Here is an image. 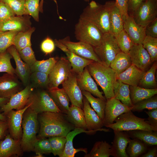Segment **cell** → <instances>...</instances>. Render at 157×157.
Listing matches in <instances>:
<instances>
[{"mask_svg":"<svg viewBox=\"0 0 157 157\" xmlns=\"http://www.w3.org/2000/svg\"><path fill=\"white\" fill-rule=\"evenodd\" d=\"M40 128L38 139L55 136L66 137L75 128L66 114L61 112H46L38 114Z\"/></svg>","mask_w":157,"mask_h":157,"instance_id":"1","label":"cell"},{"mask_svg":"<svg viewBox=\"0 0 157 157\" xmlns=\"http://www.w3.org/2000/svg\"><path fill=\"white\" fill-rule=\"evenodd\" d=\"M112 1L101 5L92 1L84 9L80 18L93 24L103 34L110 33L109 10Z\"/></svg>","mask_w":157,"mask_h":157,"instance_id":"2","label":"cell"},{"mask_svg":"<svg viewBox=\"0 0 157 157\" xmlns=\"http://www.w3.org/2000/svg\"><path fill=\"white\" fill-rule=\"evenodd\" d=\"M87 67L90 75L101 87L106 99L114 97V88L117 80L114 71L110 67L94 61Z\"/></svg>","mask_w":157,"mask_h":157,"instance_id":"3","label":"cell"},{"mask_svg":"<svg viewBox=\"0 0 157 157\" xmlns=\"http://www.w3.org/2000/svg\"><path fill=\"white\" fill-rule=\"evenodd\" d=\"M38 114L29 107L23 114L21 145L24 152L33 151L35 144L38 140L37 134L40 128Z\"/></svg>","mask_w":157,"mask_h":157,"instance_id":"4","label":"cell"},{"mask_svg":"<svg viewBox=\"0 0 157 157\" xmlns=\"http://www.w3.org/2000/svg\"><path fill=\"white\" fill-rule=\"evenodd\" d=\"M146 119L137 117L130 111L122 114L116 119L115 122L106 127L113 131H127L141 130L157 131V127L149 124L146 122Z\"/></svg>","mask_w":157,"mask_h":157,"instance_id":"5","label":"cell"},{"mask_svg":"<svg viewBox=\"0 0 157 157\" xmlns=\"http://www.w3.org/2000/svg\"><path fill=\"white\" fill-rule=\"evenodd\" d=\"M93 47L102 63L108 67H110L111 62L121 51L116 38L110 33L104 34L100 44Z\"/></svg>","mask_w":157,"mask_h":157,"instance_id":"6","label":"cell"},{"mask_svg":"<svg viewBox=\"0 0 157 157\" xmlns=\"http://www.w3.org/2000/svg\"><path fill=\"white\" fill-rule=\"evenodd\" d=\"M74 33L77 40L93 47L100 44L103 34L93 24L80 18L75 25Z\"/></svg>","mask_w":157,"mask_h":157,"instance_id":"7","label":"cell"},{"mask_svg":"<svg viewBox=\"0 0 157 157\" xmlns=\"http://www.w3.org/2000/svg\"><path fill=\"white\" fill-rule=\"evenodd\" d=\"M34 90L31 94L27 105L38 114L44 112H61L49 94L43 89Z\"/></svg>","mask_w":157,"mask_h":157,"instance_id":"8","label":"cell"},{"mask_svg":"<svg viewBox=\"0 0 157 157\" xmlns=\"http://www.w3.org/2000/svg\"><path fill=\"white\" fill-rule=\"evenodd\" d=\"M135 22L146 27L157 18V0H145L131 15Z\"/></svg>","mask_w":157,"mask_h":157,"instance_id":"9","label":"cell"},{"mask_svg":"<svg viewBox=\"0 0 157 157\" xmlns=\"http://www.w3.org/2000/svg\"><path fill=\"white\" fill-rule=\"evenodd\" d=\"M72 72L71 64L68 59L63 57L58 59L48 75V88L58 87Z\"/></svg>","mask_w":157,"mask_h":157,"instance_id":"10","label":"cell"},{"mask_svg":"<svg viewBox=\"0 0 157 157\" xmlns=\"http://www.w3.org/2000/svg\"><path fill=\"white\" fill-rule=\"evenodd\" d=\"M59 40L69 50L76 55L102 64L91 45L81 41H71L69 36Z\"/></svg>","mask_w":157,"mask_h":157,"instance_id":"11","label":"cell"},{"mask_svg":"<svg viewBox=\"0 0 157 157\" xmlns=\"http://www.w3.org/2000/svg\"><path fill=\"white\" fill-rule=\"evenodd\" d=\"M34 88L29 84L24 89L16 93L10 98L9 101L0 107V112L6 115L10 111L14 109L17 110L24 108L27 106L29 97Z\"/></svg>","mask_w":157,"mask_h":157,"instance_id":"12","label":"cell"},{"mask_svg":"<svg viewBox=\"0 0 157 157\" xmlns=\"http://www.w3.org/2000/svg\"><path fill=\"white\" fill-rule=\"evenodd\" d=\"M131 110L132 108L123 104L114 97L107 99L103 119L104 126L112 124L119 115Z\"/></svg>","mask_w":157,"mask_h":157,"instance_id":"13","label":"cell"},{"mask_svg":"<svg viewBox=\"0 0 157 157\" xmlns=\"http://www.w3.org/2000/svg\"><path fill=\"white\" fill-rule=\"evenodd\" d=\"M76 74L73 71L70 76L62 84L63 88L68 95L71 104L83 109V95L77 83Z\"/></svg>","mask_w":157,"mask_h":157,"instance_id":"14","label":"cell"},{"mask_svg":"<svg viewBox=\"0 0 157 157\" xmlns=\"http://www.w3.org/2000/svg\"><path fill=\"white\" fill-rule=\"evenodd\" d=\"M31 16L24 15L12 16L0 22V31H25L31 27Z\"/></svg>","mask_w":157,"mask_h":157,"instance_id":"15","label":"cell"},{"mask_svg":"<svg viewBox=\"0 0 157 157\" xmlns=\"http://www.w3.org/2000/svg\"><path fill=\"white\" fill-rule=\"evenodd\" d=\"M22 85L16 74H4L0 76V97L10 99L22 90Z\"/></svg>","mask_w":157,"mask_h":157,"instance_id":"16","label":"cell"},{"mask_svg":"<svg viewBox=\"0 0 157 157\" xmlns=\"http://www.w3.org/2000/svg\"><path fill=\"white\" fill-rule=\"evenodd\" d=\"M29 106L30 105L28 104L19 110H12L6 115L10 134L15 139L21 140L22 135V123L23 116L25 111Z\"/></svg>","mask_w":157,"mask_h":157,"instance_id":"17","label":"cell"},{"mask_svg":"<svg viewBox=\"0 0 157 157\" xmlns=\"http://www.w3.org/2000/svg\"><path fill=\"white\" fill-rule=\"evenodd\" d=\"M7 51L13 58L16 65L15 74L21 81L22 84L26 86L29 84L31 72L30 67L22 61L18 52L13 45L8 47Z\"/></svg>","mask_w":157,"mask_h":157,"instance_id":"18","label":"cell"},{"mask_svg":"<svg viewBox=\"0 0 157 157\" xmlns=\"http://www.w3.org/2000/svg\"><path fill=\"white\" fill-rule=\"evenodd\" d=\"M83 109L87 130L89 131H109V129L102 128L104 126L103 120L91 107L89 102L84 96L83 97Z\"/></svg>","mask_w":157,"mask_h":157,"instance_id":"19","label":"cell"},{"mask_svg":"<svg viewBox=\"0 0 157 157\" xmlns=\"http://www.w3.org/2000/svg\"><path fill=\"white\" fill-rule=\"evenodd\" d=\"M54 42L56 46L65 53L71 64L72 70L77 74L82 72L85 68L94 61L82 58L75 54L69 50L59 40L55 39Z\"/></svg>","mask_w":157,"mask_h":157,"instance_id":"20","label":"cell"},{"mask_svg":"<svg viewBox=\"0 0 157 157\" xmlns=\"http://www.w3.org/2000/svg\"><path fill=\"white\" fill-rule=\"evenodd\" d=\"M132 64L145 71L153 63L149 55L142 44H135L128 53Z\"/></svg>","mask_w":157,"mask_h":157,"instance_id":"21","label":"cell"},{"mask_svg":"<svg viewBox=\"0 0 157 157\" xmlns=\"http://www.w3.org/2000/svg\"><path fill=\"white\" fill-rule=\"evenodd\" d=\"M78 84L81 90L90 93L92 94L106 100L103 93L99 91L97 85L90 75L87 67L85 68L83 72L77 74Z\"/></svg>","mask_w":157,"mask_h":157,"instance_id":"22","label":"cell"},{"mask_svg":"<svg viewBox=\"0 0 157 157\" xmlns=\"http://www.w3.org/2000/svg\"><path fill=\"white\" fill-rule=\"evenodd\" d=\"M124 29L135 44H142L146 35L145 27L139 25L129 15L124 20Z\"/></svg>","mask_w":157,"mask_h":157,"instance_id":"23","label":"cell"},{"mask_svg":"<svg viewBox=\"0 0 157 157\" xmlns=\"http://www.w3.org/2000/svg\"><path fill=\"white\" fill-rule=\"evenodd\" d=\"M23 152L21 140L14 139L10 134L0 142V157H18L22 156Z\"/></svg>","mask_w":157,"mask_h":157,"instance_id":"24","label":"cell"},{"mask_svg":"<svg viewBox=\"0 0 157 157\" xmlns=\"http://www.w3.org/2000/svg\"><path fill=\"white\" fill-rule=\"evenodd\" d=\"M114 138L112 147V156L114 157H129L126 149L131 139L125 131L114 130Z\"/></svg>","mask_w":157,"mask_h":157,"instance_id":"25","label":"cell"},{"mask_svg":"<svg viewBox=\"0 0 157 157\" xmlns=\"http://www.w3.org/2000/svg\"><path fill=\"white\" fill-rule=\"evenodd\" d=\"M97 131H87L81 128H75L69 132L66 136V142L62 157H74L75 154L80 151H83L85 154H87L88 150L86 148L75 149L74 147L73 139L76 135L80 133H85L88 134H93Z\"/></svg>","mask_w":157,"mask_h":157,"instance_id":"26","label":"cell"},{"mask_svg":"<svg viewBox=\"0 0 157 157\" xmlns=\"http://www.w3.org/2000/svg\"><path fill=\"white\" fill-rule=\"evenodd\" d=\"M145 72L132 64L125 71L117 76V80L131 86H138Z\"/></svg>","mask_w":157,"mask_h":157,"instance_id":"27","label":"cell"},{"mask_svg":"<svg viewBox=\"0 0 157 157\" xmlns=\"http://www.w3.org/2000/svg\"><path fill=\"white\" fill-rule=\"evenodd\" d=\"M47 90L61 112L67 114L69 109L70 100L64 89L53 87L48 88Z\"/></svg>","mask_w":157,"mask_h":157,"instance_id":"28","label":"cell"},{"mask_svg":"<svg viewBox=\"0 0 157 157\" xmlns=\"http://www.w3.org/2000/svg\"><path fill=\"white\" fill-rule=\"evenodd\" d=\"M110 32L116 37L124 29V21L115 1H112L109 10Z\"/></svg>","mask_w":157,"mask_h":157,"instance_id":"29","label":"cell"},{"mask_svg":"<svg viewBox=\"0 0 157 157\" xmlns=\"http://www.w3.org/2000/svg\"><path fill=\"white\" fill-rule=\"evenodd\" d=\"M69 121L75 128L87 130L83 110L81 108L71 104L66 114Z\"/></svg>","mask_w":157,"mask_h":157,"instance_id":"30","label":"cell"},{"mask_svg":"<svg viewBox=\"0 0 157 157\" xmlns=\"http://www.w3.org/2000/svg\"><path fill=\"white\" fill-rule=\"evenodd\" d=\"M130 85L117 80L114 88V97L129 107L133 106L130 97Z\"/></svg>","mask_w":157,"mask_h":157,"instance_id":"31","label":"cell"},{"mask_svg":"<svg viewBox=\"0 0 157 157\" xmlns=\"http://www.w3.org/2000/svg\"><path fill=\"white\" fill-rule=\"evenodd\" d=\"M127 132L130 138L138 139L148 146H157V131L137 130Z\"/></svg>","mask_w":157,"mask_h":157,"instance_id":"32","label":"cell"},{"mask_svg":"<svg viewBox=\"0 0 157 157\" xmlns=\"http://www.w3.org/2000/svg\"><path fill=\"white\" fill-rule=\"evenodd\" d=\"M132 65L129 54L121 51L111 62L110 67L114 71L117 76L127 69Z\"/></svg>","mask_w":157,"mask_h":157,"instance_id":"33","label":"cell"},{"mask_svg":"<svg viewBox=\"0 0 157 157\" xmlns=\"http://www.w3.org/2000/svg\"><path fill=\"white\" fill-rule=\"evenodd\" d=\"M131 101L134 105L137 102L150 98L157 94V88L147 89L139 86H129Z\"/></svg>","mask_w":157,"mask_h":157,"instance_id":"34","label":"cell"},{"mask_svg":"<svg viewBox=\"0 0 157 157\" xmlns=\"http://www.w3.org/2000/svg\"><path fill=\"white\" fill-rule=\"evenodd\" d=\"M112 156L111 145L106 141L96 142L90 152L85 157H108Z\"/></svg>","mask_w":157,"mask_h":157,"instance_id":"35","label":"cell"},{"mask_svg":"<svg viewBox=\"0 0 157 157\" xmlns=\"http://www.w3.org/2000/svg\"><path fill=\"white\" fill-rule=\"evenodd\" d=\"M35 29V27H31L25 31L18 32L15 35L13 45L15 46L18 51L27 47L31 46V36Z\"/></svg>","mask_w":157,"mask_h":157,"instance_id":"36","label":"cell"},{"mask_svg":"<svg viewBox=\"0 0 157 157\" xmlns=\"http://www.w3.org/2000/svg\"><path fill=\"white\" fill-rule=\"evenodd\" d=\"M157 68V63L156 61L148 71L145 72L139 81V86L147 89L157 88L155 77Z\"/></svg>","mask_w":157,"mask_h":157,"instance_id":"37","label":"cell"},{"mask_svg":"<svg viewBox=\"0 0 157 157\" xmlns=\"http://www.w3.org/2000/svg\"><path fill=\"white\" fill-rule=\"evenodd\" d=\"M82 93L97 115L103 120L106 100L98 97L95 98L90 93L86 91H82Z\"/></svg>","mask_w":157,"mask_h":157,"instance_id":"38","label":"cell"},{"mask_svg":"<svg viewBox=\"0 0 157 157\" xmlns=\"http://www.w3.org/2000/svg\"><path fill=\"white\" fill-rule=\"evenodd\" d=\"M148 146L138 139H130L126 147V151L129 157H137L147 151Z\"/></svg>","mask_w":157,"mask_h":157,"instance_id":"39","label":"cell"},{"mask_svg":"<svg viewBox=\"0 0 157 157\" xmlns=\"http://www.w3.org/2000/svg\"><path fill=\"white\" fill-rule=\"evenodd\" d=\"M48 74L40 72H32L30 76L29 84L34 88H48Z\"/></svg>","mask_w":157,"mask_h":157,"instance_id":"40","label":"cell"},{"mask_svg":"<svg viewBox=\"0 0 157 157\" xmlns=\"http://www.w3.org/2000/svg\"><path fill=\"white\" fill-rule=\"evenodd\" d=\"M58 59L57 58L51 57L46 60H37L30 67L31 72H40L49 74Z\"/></svg>","mask_w":157,"mask_h":157,"instance_id":"41","label":"cell"},{"mask_svg":"<svg viewBox=\"0 0 157 157\" xmlns=\"http://www.w3.org/2000/svg\"><path fill=\"white\" fill-rule=\"evenodd\" d=\"M52 153L54 156L62 157L66 142V137L55 136L49 137Z\"/></svg>","mask_w":157,"mask_h":157,"instance_id":"42","label":"cell"},{"mask_svg":"<svg viewBox=\"0 0 157 157\" xmlns=\"http://www.w3.org/2000/svg\"><path fill=\"white\" fill-rule=\"evenodd\" d=\"M121 51L128 53L135 44L126 32L123 29L115 37Z\"/></svg>","mask_w":157,"mask_h":157,"instance_id":"43","label":"cell"},{"mask_svg":"<svg viewBox=\"0 0 157 157\" xmlns=\"http://www.w3.org/2000/svg\"><path fill=\"white\" fill-rule=\"evenodd\" d=\"M156 95L135 104L132 107L131 111L132 112H139L145 109L150 110L157 108V97Z\"/></svg>","mask_w":157,"mask_h":157,"instance_id":"44","label":"cell"},{"mask_svg":"<svg viewBox=\"0 0 157 157\" xmlns=\"http://www.w3.org/2000/svg\"><path fill=\"white\" fill-rule=\"evenodd\" d=\"M142 44L147 51L152 62L157 60V38L146 36Z\"/></svg>","mask_w":157,"mask_h":157,"instance_id":"45","label":"cell"},{"mask_svg":"<svg viewBox=\"0 0 157 157\" xmlns=\"http://www.w3.org/2000/svg\"><path fill=\"white\" fill-rule=\"evenodd\" d=\"M40 0H25L24 15L31 16L37 22L39 21Z\"/></svg>","mask_w":157,"mask_h":157,"instance_id":"46","label":"cell"},{"mask_svg":"<svg viewBox=\"0 0 157 157\" xmlns=\"http://www.w3.org/2000/svg\"><path fill=\"white\" fill-rule=\"evenodd\" d=\"M13 57L7 51L0 52V72H5L11 74H15V69L11 63Z\"/></svg>","mask_w":157,"mask_h":157,"instance_id":"47","label":"cell"},{"mask_svg":"<svg viewBox=\"0 0 157 157\" xmlns=\"http://www.w3.org/2000/svg\"><path fill=\"white\" fill-rule=\"evenodd\" d=\"M33 151L37 157H43V154L51 153V145L48 139L46 138L38 139L35 144Z\"/></svg>","mask_w":157,"mask_h":157,"instance_id":"48","label":"cell"},{"mask_svg":"<svg viewBox=\"0 0 157 157\" xmlns=\"http://www.w3.org/2000/svg\"><path fill=\"white\" fill-rule=\"evenodd\" d=\"M18 33L12 31H0V52L6 51L13 45L14 38Z\"/></svg>","mask_w":157,"mask_h":157,"instance_id":"49","label":"cell"},{"mask_svg":"<svg viewBox=\"0 0 157 157\" xmlns=\"http://www.w3.org/2000/svg\"><path fill=\"white\" fill-rule=\"evenodd\" d=\"M18 51L21 59L30 67L37 60L31 46L25 47Z\"/></svg>","mask_w":157,"mask_h":157,"instance_id":"50","label":"cell"},{"mask_svg":"<svg viewBox=\"0 0 157 157\" xmlns=\"http://www.w3.org/2000/svg\"><path fill=\"white\" fill-rule=\"evenodd\" d=\"M6 4L16 15H24L25 0H0Z\"/></svg>","mask_w":157,"mask_h":157,"instance_id":"51","label":"cell"},{"mask_svg":"<svg viewBox=\"0 0 157 157\" xmlns=\"http://www.w3.org/2000/svg\"><path fill=\"white\" fill-rule=\"evenodd\" d=\"M15 15V13L6 4L0 1V22Z\"/></svg>","mask_w":157,"mask_h":157,"instance_id":"52","label":"cell"},{"mask_svg":"<svg viewBox=\"0 0 157 157\" xmlns=\"http://www.w3.org/2000/svg\"><path fill=\"white\" fill-rule=\"evenodd\" d=\"M55 46L54 42L49 37H47L41 43L40 48L44 53L47 55L53 51Z\"/></svg>","mask_w":157,"mask_h":157,"instance_id":"53","label":"cell"},{"mask_svg":"<svg viewBox=\"0 0 157 157\" xmlns=\"http://www.w3.org/2000/svg\"><path fill=\"white\" fill-rule=\"evenodd\" d=\"M115 4L119 10L124 21L129 15L128 0H115Z\"/></svg>","mask_w":157,"mask_h":157,"instance_id":"54","label":"cell"},{"mask_svg":"<svg viewBox=\"0 0 157 157\" xmlns=\"http://www.w3.org/2000/svg\"><path fill=\"white\" fill-rule=\"evenodd\" d=\"M145 33L146 36L157 38V18L146 27Z\"/></svg>","mask_w":157,"mask_h":157,"instance_id":"55","label":"cell"},{"mask_svg":"<svg viewBox=\"0 0 157 157\" xmlns=\"http://www.w3.org/2000/svg\"><path fill=\"white\" fill-rule=\"evenodd\" d=\"M145 112L148 116L146 122L152 126L157 127V108Z\"/></svg>","mask_w":157,"mask_h":157,"instance_id":"56","label":"cell"},{"mask_svg":"<svg viewBox=\"0 0 157 157\" xmlns=\"http://www.w3.org/2000/svg\"><path fill=\"white\" fill-rule=\"evenodd\" d=\"M144 0H128V12L135 11Z\"/></svg>","mask_w":157,"mask_h":157,"instance_id":"57","label":"cell"},{"mask_svg":"<svg viewBox=\"0 0 157 157\" xmlns=\"http://www.w3.org/2000/svg\"><path fill=\"white\" fill-rule=\"evenodd\" d=\"M8 129L7 121L0 120V140L3 138Z\"/></svg>","mask_w":157,"mask_h":157,"instance_id":"58","label":"cell"},{"mask_svg":"<svg viewBox=\"0 0 157 157\" xmlns=\"http://www.w3.org/2000/svg\"><path fill=\"white\" fill-rule=\"evenodd\" d=\"M142 157H156L157 156V148L155 147L149 149L147 152L142 155Z\"/></svg>","mask_w":157,"mask_h":157,"instance_id":"59","label":"cell"},{"mask_svg":"<svg viewBox=\"0 0 157 157\" xmlns=\"http://www.w3.org/2000/svg\"><path fill=\"white\" fill-rule=\"evenodd\" d=\"M9 99L8 98L0 97V107L7 104L9 101Z\"/></svg>","mask_w":157,"mask_h":157,"instance_id":"60","label":"cell"},{"mask_svg":"<svg viewBox=\"0 0 157 157\" xmlns=\"http://www.w3.org/2000/svg\"><path fill=\"white\" fill-rule=\"evenodd\" d=\"M44 0H41L40 2V12L41 13L43 12V4Z\"/></svg>","mask_w":157,"mask_h":157,"instance_id":"61","label":"cell"},{"mask_svg":"<svg viewBox=\"0 0 157 157\" xmlns=\"http://www.w3.org/2000/svg\"><path fill=\"white\" fill-rule=\"evenodd\" d=\"M0 120L7 121L6 116L1 114L0 112Z\"/></svg>","mask_w":157,"mask_h":157,"instance_id":"62","label":"cell"},{"mask_svg":"<svg viewBox=\"0 0 157 157\" xmlns=\"http://www.w3.org/2000/svg\"><path fill=\"white\" fill-rule=\"evenodd\" d=\"M90 0H84V1L85 2H89Z\"/></svg>","mask_w":157,"mask_h":157,"instance_id":"63","label":"cell"},{"mask_svg":"<svg viewBox=\"0 0 157 157\" xmlns=\"http://www.w3.org/2000/svg\"></svg>","mask_w":157,"mask_h":157,"instance_id":"64","label":"cell"}]
</instances>
